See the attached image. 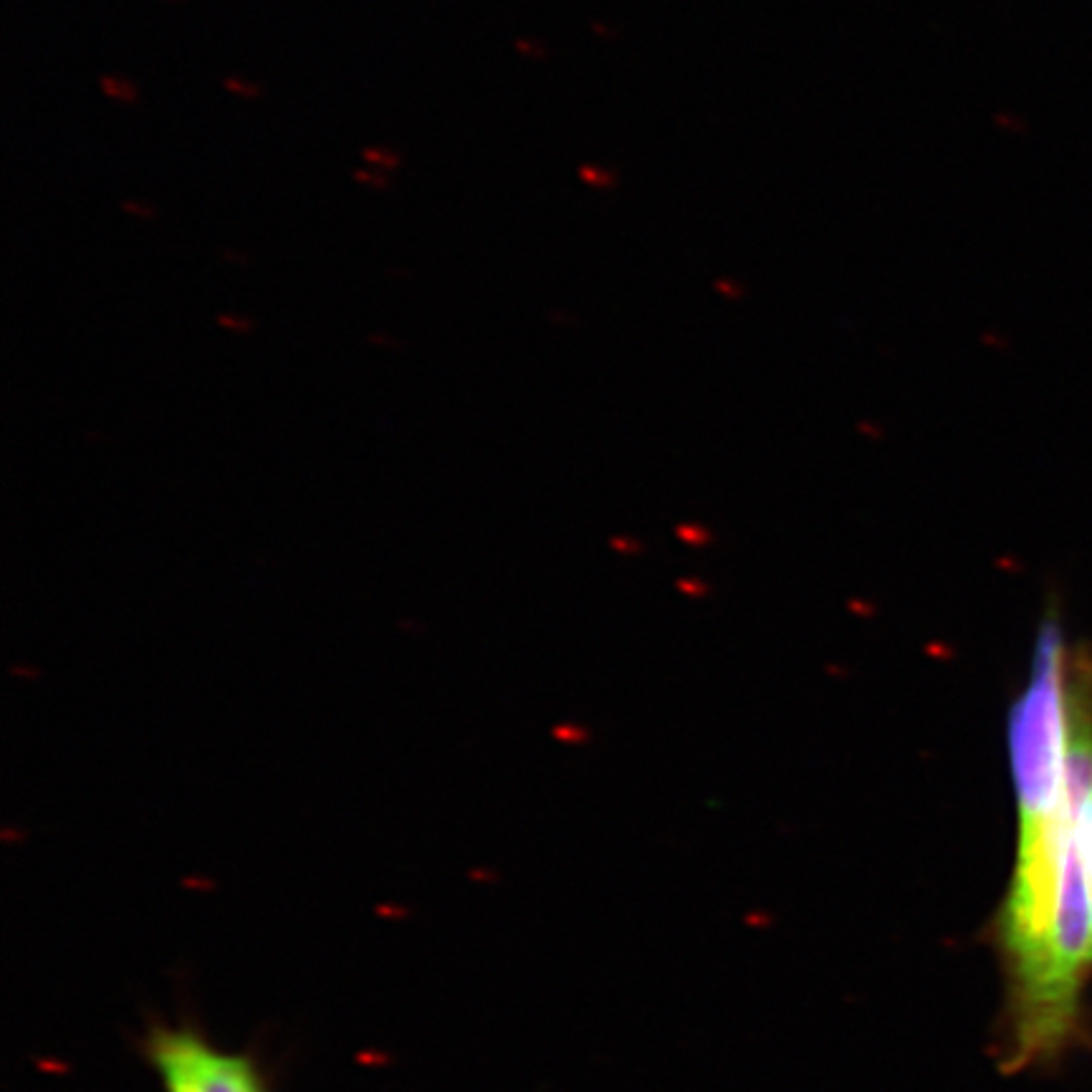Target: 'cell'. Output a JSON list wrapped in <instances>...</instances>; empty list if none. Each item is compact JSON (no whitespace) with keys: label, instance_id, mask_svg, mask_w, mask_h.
<instances>
[{"label":"cell","instance_id":"cell-1","mask_svg":"<svg viewBox=\"0 0 1092 1092\" xmlns=\"http://www.w3.org/2000/svg\"><path fill=\"white\" fill-rule=\"evenodd\" d=\"M144 1057L165 1092H266L264 1072L243 1052L216 1047L188 1025H157L144 1039Z\"/></svg>","mask_w":1092,"mask_h":1092},{"label":"cell","instance_id":"cell-2","mask_svg":"<svg viewBox=\"0 0 1092 1092\" xmlns=\"http://www.w3.org/2000/svg\"><path fill=\"white\" fill-rule=\"evenodd\" d=\"M1079 842H1082V857L1087 868V888H1090V953H1092V797L1087 801H1079L1078 809Z\"/></svg>","mask_w":1092,"mask_h":1092},{"label":"cell","instance_id":"cell-3","mask_svg":"<svg viewBox=\"0 0 1092 1092\" xmlns=\"http://www.w3.org/2000/svg\"><path fill=\"white\" fill-rule=\"evenodd\" d=\"M99 82H102L104 94L112 96V99H119V102H127V104H132L137 99V89L132 87L129 82H124V79H114V76H102Z\"/></svg>","mask_w":1092,"mask_h":1092},{"label":"cell","instance_id":"cell-4","mask_svg":"<svg viewBox=\"0 0 1092 1092\" xmlns=\"http://www.w3.org/2000/svg\"><path fill=\"white\" fill-rule=\"evenodd\" d=\"M362 157H365L367 163L377 165V167H387V170H393V167L400 165V157L387 150H365L362 152Z\"/></svg>","mask_w":1092,"mask_h":1092},{"label":"cell","instance_id":"cell-5","mask_svg":"<svg viewBox=\"0 0 1092 1092\" xmlns=\"http://www.w3.org/2000/svg\"><path fill=\"white\" fill-rule=\"evenodd\" d=\"M223 84H225V89H228V91L243 94V96H248V99H253V96L261 94V87H258V84L243 82V79H225Z\"/></svg>","mask_w":1092,"mask_h":1092},{"label":"cell","instance_id":"cell-6","mask_svg":"<svg viewBox=\"0 0 1092 1092\" xmlns=\"http://www.w3.org/2000/svg\"><path fill=\"white\" fill-rule=\"evenodd\" d=\"M354 180H357V183L369 185V188H380V190H385V188H387L385 177L372 175V172H367V170H354Z\"/></svg>","mask_w":1092,"mask_h":1092},{"label":"cell","instance_id":"cell-7","mask_svg":"<svg viewBox=\"0 0 1092 1092\" xmlns=\"http://www.w3.org/2000/svg\"><path fill=\"white\" fill-rule=\"evenodd\" d=\"M122 211L135 213V216H142V217H155V211H152L150 205L137 203V200H124V203H122Z\"/></svg>","mask_w":1092,"mask_h":1092}]
</instances>
